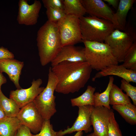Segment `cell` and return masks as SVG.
<instances>
[{
  "label": "cell",
  "instance_id": "6da1fadb",
  "mask_svg": "<svg viewBox=\"0 0 136 136\" xmlns=\"http://www.w3.org/2000/svg\"><path fill=\"white\" fill-rule=\"evenodd\" d=\"M51 67L57 80L55 91L64 94L78 92L84 87L92 69L86 61H63Z\"/></svg>",
  "mask_w": 136,
  "mask_h": 136
},
{
  "label": "cell",
  "instance_id": "7a4b0ae2",
  "mask_svg": "<svg viewBox=\"0 0 136 136\" xmlns=\"http://www.w3.org/2000/svg\"><path fill=\"white\" fill-rule=\"evenodd\" d=\"M36 40L40 62L44 66L54 59L61 47L56 23L46 21L38 30Z\"/></svg>",
  "mask_w": 136,
  "mask_h": 136
},
{
  "label": "cell",
  "instance_id": "3957f363",
  "mask_svg": "<svg viewBox=\"0 0 136 136\" xmlns=\"http://www.w3.org/2000/svg\"><path fill=\"white\" fill-rule=\"evenodd\" d=\"M86 61L92 69L101 71L118 62L109 46L104 42L84 40Z\"/></svg>",
  "mask_w": 136,
  "mask_h": 136
},
{
  "label": "cell",
  "instance_id": "277c9868",
  "mask_svg": "<svg viewBox=\"0 0 136 136\" xmlns=\"http://www.w3.org/2000/svg\"><path fill=\"white\" fill-rule=\"evenodd\" d=\"M79 20L82 41L104 42L116 29L111 22L94 16H83Z\"/></svg>",
  "mask_w": 136,
  "mask_h": 136
},
{
  "label": "cell",
  "instance_id": "5b68a950",
  "mask_svg": "<svg viewBox=\"0 0 136 136\" xmlns=\"http://www.w3.org/2000/svg\"><path fill=\"white\" fill-rule=\"evenodd\" d=\"M47 84L43 90L33 101L39 111L44 119H50L56 112L54 95L57 79L50 67Z\"/></svg>",
  "mask_w": 136,
  "mask_h": 136
},
{
  "label": "cell",
  "instance_id": "8992f818",
  "mask_svg": "<svg viewBox=\"0 0 136 136\" xmlns=\"http://www.w3.org/2000/svg\"><path fill=\"white\" fill-rule=\"evenodd\" d=\"M56 23L59 30L61 47L68 45H75L82 42L78 17L74 15H66Z\"/></svg>",
  "mask_w": 136,
  "mask_h": 136
},
{
  "label": "cell",
  "instance_id": "52a82bcc",
  "mask_svg": "<svg viewBox=\"0 0 136 136\" xmlns=\"http://www.w3.org/2000/svg\"><path fill=\"white\" fill-rule=\"evenodd\" d=\"M135 41L129 33L116 29L104 43L109 46L119 63L123 62L127 51Z\"/></svg>",
  "mask_w": 136,
  "mask_h": 136
},
{
  "label": "cell",
  "instance_id": "ba28073f",
  "mask_svg": "<svg viewBox=\"0 0 136 136\" xmlns=\"http://www.w3.org/2000/svg\"><path fill=\"white\" fill-rule=\"evenodd\" d=\"M16 117L22 125L36 134L40 132L44 120L33 101L21 108Z\"/></svg>",
  "mask_w": 136,
  "mask_h": 136
},
{
  "label": "cell",
  "instance_id": "9c48e42d",
  "mask_svg": "<svg viewBox=\"0 0 136 136\" xmlns=\"http://www.w3.org/2000/svg\"><path fill=\"white\" fill-rule=\"evenodd\" d=\"M18 5V11L17 18L18 23L26 26L36 25L42 7L40 1L35 0L33 3L29 5L27 0H20Z\"/></svg>",
  "mask_w": 136,
  "mask_h": 136
},
{
  "label": "cell",
  "instance_id": "30bf717a",
  "mask_svg": "<svg viewBox=\"0 0 136 136\" xmlns=\"http://www.w3.org/2000/svg\"><path fill=\"white\" fill-rule=\"evenodd\" d=\"M113 110L104 107L93 106L90 120L95 136H108V128L110 119Z\"/></svg>",
  "mask_w": 136,
  "mask_h": 136
},
{
  "label": "cell",
  "instance_id": "8fae6325",
  "mask_svg": "<svg viewBox=\"0 0 136 136\" xmlns=\"http://www.w3.org/2000/svg\"><path fill=\"white\" fill-rule=\"evenodd\" d=\"M42 80L40 78L33 79L29 88L11 91L10 98L13 100L21 109L27 104L33 101L35 98L43 90L44 87H40Z\"/></svg>",
  "mask_w": 136,
  "mask_h": 136
},
{
  "label": "cell",
  "instance_id": "7c38bea8",
  "mask_svg": "<svg viewBox=\"0 0 136 136\" xmlns=\"http://www.w3.org/2000/svg\"><path fill=\"white\" fill-rule=\"evenodd\" d=\"M93 106L88 105L78 107V116L71 127H68L63 131H57V136H63L75 131H84L85 133L91 132L92 130L90 117Z\"/></svg>",
  "mask_w": 136,
  "mask_h": 136
},
{
  "label": "cell",
  "instance_id": "4fadbf2b",
  "mask_svg": "<svg viewBox=\"0 0 136 136\" xmlns=\"http://www.w3.org/2000/svg\"><path fill=\"white\" fill-rule=\"evenodd\" d=\"M80 1L85 10L86 13L90 16L107 20L115 25L114 13L104 1L101 0H80Z\"/></svg>",
  "mask_w": 136,
  "mask_h": 136
},
{
  "label": "cell",
  "instance_id": "5bb4252c",
  "mask_svg": "<svg viewBox=\"0 0 136 136\" xmlns=\"http://www.w3.org/2000/svg\"><path fill=\"white\" fill-rule=\"evenodd\" d=\"M86 61L84 47L68 45L61 47L60 51L51 62L52 66L63 61Z\"/></svg>",
  "mask_w": 136,
  "mask_h": 136
},
{
  "label": "cell",
  "instance_id": "9a60e30c",
  "mask_svg": "<svg viewBox=\"0 0 136 136\" xmlns=\"http://www.w3.org/2000/svg\"><path fill=\"white\" fill-rule=\"evenodd\" d=\"M110 75L118 76L129 83H136V71L127 69L122 64L106 67L96 73L92 80L94 81L97 78Z\"/></svg>",
  "mask_w": 136,
  "mask_h": 136
},
{
  "label": "cell",
  "instance_id": "2e32d148",
  "mask_svg": "<svg viewBox=\"0 0 136 136\" xmlns=\"http://www.w3.org/2000/svg\"><path fill=\"white\" fill-rule=\"evenodd\" d=\"M24 65L23 62L14 58L0 60V72L2 73L5 72L8 75L17 89L21 88L19 81Z\"/></svg>",
  "mask_w": 136,
  "mask_h": 136
},
{
  "label": "cell",
  "instance_id": "e0dca14e",
  "mask_svg": "<svg viewBox=\"0 0 136 136\" xmlns=\"http://www.w3.org/2000/svg\"><path fill=\"white\" fill-rule=\"evenodd\" d=\"M135 1V0H119L117 11L114 15L116 29L121 30L125 29L127 14Z\"/></svg>",
  "mask_w": 136,
  "mask_h": 136
},
{
  "label": "cell",
  "instance_id": "ac0fdd59",
  "mask_svg": "<svg viewBox=\"0 0 136 136\" xmlns=\"http://www.w3.org/2000/svg\"><path fill=\"white\" fill-rule=\"evenodd\" d=\"M21 125L17 117H7L0 121V136H15Z\"/></svg>",
  "mask_w": 136,
  "mask_h": 136
},
{
  "label": "cell",
  "instance_id": "d6986e66",
  "mask_svg": "<svg viewBox=\"0 0 136 136\" xmlns=\"http://www.w3.org/2000/svg\"><path fill=\"white\" fill-rule=\"evenodd\" d=\"M112 108L117 111L125 121L131 125L136 124V106L131 103L125 105H115Z\"/></svg>",
  "mask_w": 136,
  "mask_h": 136
},
{
  "label": "cell",
  "instance_id": "ffe728a7",
  "mask_svg": "<svg viewBox=\"0 0 136 136\" xmlns=\"http://www.w3.org/2000/svg\"><path fill=\"white\" fill-rule=\"evenodd\" d=\"M95 88L90 85H88L85 92L81 95L71 99L72 106H84L90 105L94 106V94Z\"/></svg>",
  "mask_w": 136,
  "mask_h": 136
},
{
  "label": "cell",
  "instance_id": "44dd1931",
  "mask_svg": "<svg viewBox=\"0 0 136 136\" xmlns=\"http://www.w3.org/2000/svg\"><path fill=\"white\" fill-rule=\"evenodd\" d=\"M0 106L7 117H16L20 109L13 99L8 98L0 91Z\"/></svg>",
  "mask_w": 136,
  "mask_h": 136
},
{
  "label": "cell",
  "instance_id": "7402d4cb",
  "mask_svg": "<svg viewBox=\"0 0 136 136\" xmlns=\"http://www.w3.org/2000/svg\"><path fill=\"white\" fill-rule=\"evenodd\" d=\"M114 80L113 76H109V82L105 90L101 93L98 92L94 93V107L104 106L109 109H111L110 105L109 95Z\"/></svg>",
  "mask_w": 136,
  "mask_h": 136
},
{
  "label": "cell",
  "instance_id": "603a6c76",
  "mask_svg": "<svg viewBox=\"0 0 136 136\" xmlns=\"http://www.w3.org/2000/svg\"><path fill=\"white\" fill-rule=\"evenodd\" d=\"M63 4L66 15H74L80 18L86 13L80 0H63Z\"/></svg>",
  "mask_w": 136,
  "mask_h": 136
},
{
  "label": "cell",
  "instance_id": "cb8c5ba5",
  "mask_svg": "<svg viewBox=\"0 0 136 136\" xmlns=\"http://www.w3.org/2000/svg\"><path fill=\"white\" fill-rule=\"evenodd\" d=\"M110 104L125 105L131 103L130 99L126 94L116 84H113L109 95Z\"/></svg>",
  "mask_w": 136,
  "mask_h": 136
},
{
  "label": "cell",
  "instance_id": "d4e9b609",
  "mask_svg": "<svg viewBox=\"0 0 136 136\" xmlns=\"http://www.w3.org/2000/svg\"><path fill=\"white\" fill-rule=\"evenodd\" d=\"M122 65L127 69L136 71V42L127 51Z\"/></svg>",
  "mask_w": 136,
  "mask_h": 136
},
{
  "label": "cell",
  "instance_id": "484cf974",
  "mask_svg": "<svg viewBox=\"0 0 136 136\" xmlns=\"http://www.w3.org/2000/svg\"><path fill=\"white\" fill-rule=\"evenodd\" d=\"M46 9L48 20L49 21L57 23L66 15L63 10L50 7Z\"/></svg>",
  "mask_w": 136,
  "mask_h": 136
},
{
  "label": "cell",
  "instance_id": "4316f807",
  "mask_svg": "<svg viewBox=\"0 0 136 136\" xmlns=\"http://www.w3.org/2000/svg\"><path fill=\"white\" fill-rule=\"evenodd\" d=\"M120 88L126 92V95L131 99L133 104L136 106V87L124 79L121 80Z\"/></svg>",
  "mask_w": 136,
  "mask_h": 136
},
{
  "label": "cell",
  "instance_id": "83f0119b",
  "mask_svg": "<svg viewBox=\"0 0 136 136\" xmlns=\"http://www.w3.org/2000/svg\"><path fill=\"white\" fill-rule=\"evenodd\" d=\"M108 136H122L114 112L109 119L108 128Z\"/></svg>",
  "mask_w": 136,
  "mask_h": 136
},
{
  "label": "cell",
  "instance_id": "f1b7e54d",
  "mask_svg": "<svg viewBox=\"0 0 136 136\" xmlns=\"http://www.w3.org/2000/svg\"><path fill=\"white\" fill-rule=\"evenodd\" d=\"M57 133L53 129L50 119H44L40 132L37 134H32V136H57Z\"/></svg>",
  "mask_w": 136,
  "mask_h": 136
},
{
  "label": "cell",
  "instance_id": "f546056e",
  "mask_svg": "<svg viewBox=\"0 0 136 136\" xmlns=\"http://www.w3.org/2000/svg\"><path fill=\"white\" fill-rule=\"evenodd\" d=\"M44 7H51L64 11L63 0H42Z\"/></svg>",
  "mask_w": 136,
  "mask_h": 136
},
{
  "label": "cell",
  "instance_id": "4dcf8cb0",
  "mask_svg": "<svg viewBox=\"0 0 136 136\" xmlns=\"http://www.w3.org/2000/svg\"><path fill=\"white\" fill-rule=\"evenodd\" d=\"M14 55L7 48L3 47H0V60L8 59H13Z\"/></svg>",
  "mask_w": 136,
  "mask_h": 136
},
{
  "label": "cell",
  "instance_id": "1f68e13d",
  "mask_svg": "<svg viewBox=\"0 0 136 136\" xmlns=\"http://www.w3.org/2000/svg\"><path fill=\"white\" fill-rule=\"evenodd\" d=\"M32 135L28 128L21 125L18 129L15 136H32Z\"/></svg>",
  "mask_w": 136,
  "mask_h": 136
},
{
  "label": "cell",
  "instance_id": "d6a6232c",
  "mask_svg": "<svg viewBox=\"0 0 136 136\" xmlns=\"http://www.w3.org/2000/svg\"><path fill=\"white\" fill-rule=\"evenodd\" d=\"M103 1L106 2L108 4L112 6L114 8L117 9L119 3V0H104Z\"/></svg>",
  "mask_w": 136,
  "mask_h": 136
},
{
  "label": "cell",
  "instance_id": "836d02e7",
  "mask_svg": "<svg viewBox=\"0 0 136 136\" xmlns=\"http://www.w3.org/2000/svg\"><path fill=\"white\" fill-rule=\"evenodd\" d=\"M7 82V80L6 77L2 74V73L0 72V91L1 90V87L2 85Z\"/></svg>",
  "mask_w": 136,
  "mask_h": 136
},
{
  "label": "cell",
  "instance_id": "e575fe53",
  "mask_svg": "<svg viewBox=\"0 0 136 136\" xmlns=\"http://www.w3.org/2000/svg\"><path fill=\"white\" fill-rule=\"evenodd\" d=\"M7 117L4 111L0 106V121Z\"/></svg>",
  "mask_w": 136,
  "mask_h": 136
},
{
  "label": "cell",
  "instance_id": "d590c367",
  "mask_svg": "<svg viewBox=\"0 0 136 136\" xmlns=\"http://www.w3.org/2000/svg\"><path fill=\"white\" fill-rule=\"evenodd\" d=\"M83 134V131H77L74 136H82Z\"/></svg>",
  "mask_w": 136,
  "mask_h": 136
},
{
  "label": "cell",
  "instance_id": "8d00e7d4",
  "mask_svg": "<svg viewBox=\"0 0 136 136\" xmlns=\"http://www.w3.org/2000/svg\"><path fill=\"white\" fill-rule=\"evenodd\" d=\"M86 136H95L93 132L88 134Z\"/></svg>",
  "mask_w": 136,
  "mask_h": 136
}]
</instances>
